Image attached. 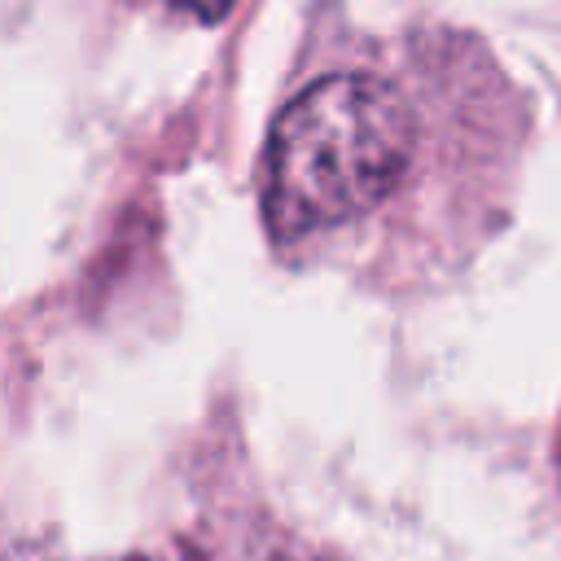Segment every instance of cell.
<instances>
[{
  "label": "cell",
  "instance_id": "cell-2",
  "mask_svg": "<svg viewBox=\"0 0 561 561\" xmlns=\"http://www.w3.org/2000/svg\"><path fill=\"white\" fill-rule=\"evenodd\" d=\"M175 4H184V9L197 13L202 22H219V18H228V9H232L237 0H175Z\"/></svg>",
  "mask_w": 561,
  "mask_h": 561
},
{
  "label": "cell",
  "instance_id": "cell-1",
  "mask_svg": "<svg viewBox=\"0 0 561 561\" xmlns=\"http://www.w3.org/2000/svg\"><path fill=\"white\" fill-rule=\"evenodd\" d=\"M416 158L412 105L373 75H324L272 123L263 224L276 245H324L368 224Z\"/></svg>",
  "mask_w": 561,
  "mask_h": 561
},
{
  "label": "cell",
  "instance_id": "cell-3",
  "mask_svg": "<svg viewBox=\"0 0 561 561\" xmlns=\"http://www.w3.org/2000/svg\"><path fill=\"white\" fill-rule=\"evenodd\" d=\"M272 561H329V557H316V552H276Z\"/></svg>",
  "mask_w": 561,
  "mask_h": 561
}]
</instances>
